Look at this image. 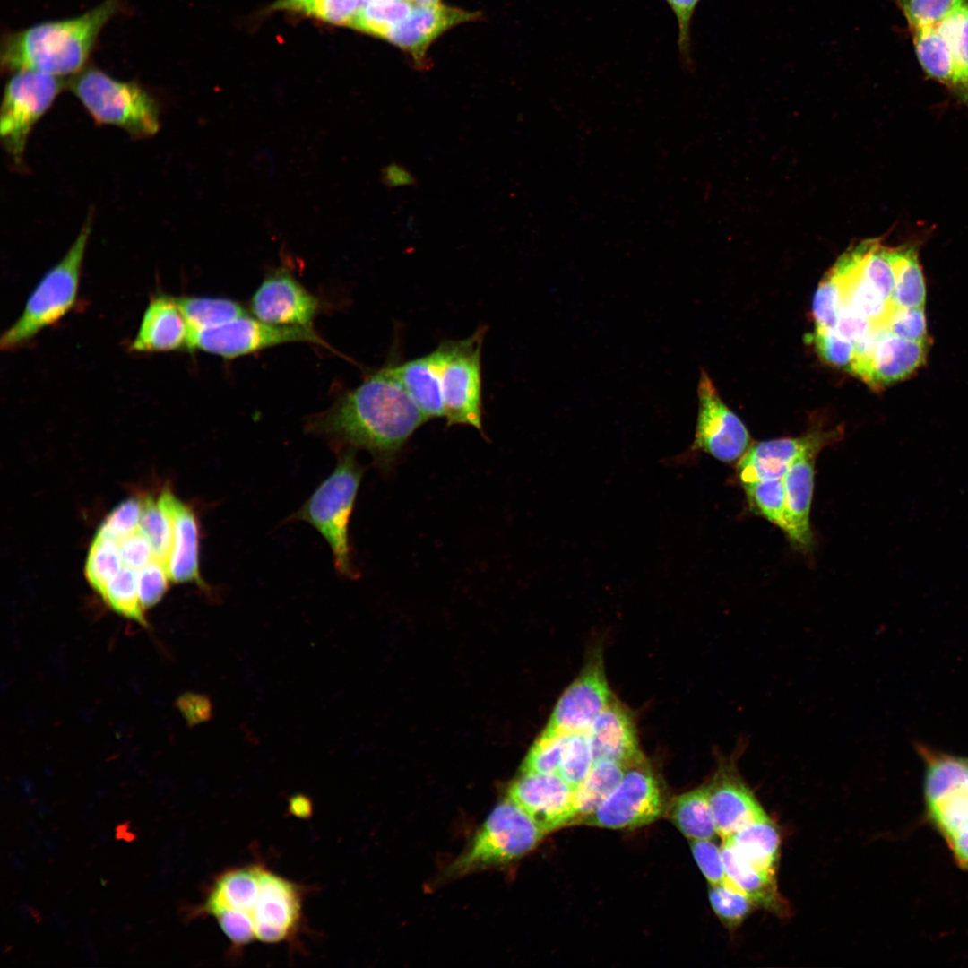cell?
I'll return each mask as SVG.
<instances>
[{
	"instance_id": "5b68a950",
	"label": "cell",
	"mask_w": 968,
	"mask_h": 968,
	"mask_svg": "<svg viewBox=\"0 0 968 968\" xmlns=\"http://www.w3.org/2000/svg\"><path fill=\"white\" fill-rule=\"evenodd\" d=\"M338 452V462L332 472L290 518L314 526L328 542L338 574L357 576L350 556L348 525L363 474L355 450Z\"/></svg>"
},
{
	"instance_id": "e575fe53",
	"label": "cell",
	"mask_w": 968,
	"mask_h": 968,
	"mask_svg": "<svg viewBox=\"0 0 968 968\" xmlns=\"http://www.w3.org/2000/svg\"><path fill=\"white\" fill-rule=\"evenodd\" d=\"M138 530L150 542L154 558L168 568L174 543V526L170 514L159 498L148 496L143 500Z\"/></svg>"
},
{
	"instance_id": "d6a6232c",
	"label": "cell",
	"mask_w": 968,
	"mask_h": 968,
	"mask_svg": "<svg viewBox=\"0 0 968 968\" xmlns=\"http://www.w3.org/2000/svg\"><path fill=\"white\" fill-rule=\"evenodd\" d=\"M177 299L191 331L217 327L248 315L240 303L227 298L185 296Z\"/></svg>"
},
{
	"instance_id": "f546056e",
	"label": "cell",
	"mask_w": 968,
	"mask_h": 968,
	"mask_svg": "<svg viewBox=\"0 0 968 968\" xmlns=\"http://www.w3.org/2000/svg\"><path fill=\"white\" fill-rule=\"evenodd\" d=\"M912 32L914 51L924 73L956 95L958 77L955 60L937 27L919 29Z\"/></svg>"
},
{
	"instance_id": "484cf974",
	"label": "cell",
	"mask_w": 968,
	"mask_h": 968,
	"mask_svg": "<svg viewBox=\"0 0 968 968\" xmlns=\"http://www.w3.org/2000/svg\"><path fill=\"white\" fill-rule=\"evenodd\" d=\"M390 367L427 419L445 417L439 368L433 350L420 358Z\"/></svg>"
},
{
	"instance_id": "f907efd6",
	"label": "cell",
	"mask_w": 968,
	"mask_h": 968,
	"mask_svg": "<svg viewBox=\"0 0 968 968\" xmlns=\"http://www.w3.org/2000/svg\"><path fill=\"white\" fill-rule=\"evenodd\" d=\"M690 848L699 869L710 886L726 881L721 847L712 839H703L690 840Z\"/></svg>"
},
{
	"instance_id": "9a60e30c",
	"label": "cell",
	"mask_w": 968,
	"mask_h": 968,
	"mask_svg": "<svg viewBox=\"0 0 968 968\" xmlns=\"http://www.w3.org/2000/svg\"><path fill=\"white\" fill-rule=\"evenodd\" d=\"M612 699L601 654L594 653L561 695L545 729L566 734L587 732Z\"/></svg>"
},
{
	"instance_id": "7c38bea8",
	"label": "cell",
	"mask_w": 968,
	"mask_h": 968,
	"mask_svg": "<svg viewBox=\"0 0 968 968\" xmlns=\"http://www.w3.org/2000/svg\"><path fill=\"white\" fill-rule=\"evenodd\" d=\"M743 746L739 744L732 755L719 759L715 773L705 784L717 834L722 839L769 817L739 773L737 763Z\"/></svg>"
},
{
	"instance_id": "7dc6e473",
	"label": "cell",
	"mask_w": 968,
	"mask_h": 968,
	"mask_svg": "<svg viewBox=\"0 0 968 968\" xmlns=\"http://www.w3.org/2000/svg\"><path fill=\"white\" fill-rule=\"evenodd\" d=\"M811 341L825 361L851 371L855 353L854 342L843 337L834 328H816Z\"/></svg>"
},
{
	"instance_id": "d590c367",
	"label": "cell",
	"mask_w": 968,
	"mask_h": 968,
	"mask_svg": "<svg viewBox=\"0 0 968 968\" xmlns=\"http://www.w3.org/2000/svg\"><path fill=\"white\" fill-rule=\"evenodd\" d=\"M411 0H370L359 11L351 28L385 39L412 9Z\"/></svg>"
},
{
	"instance_id": "9f6ffc18",
	"label": "cell",
	"mask_w": 968,
	"mask_h": 968,
	"mask_svg": "<svg viewBox=\"0 0 968 968\" xmlns=\"http://www.w3.org/2000/svg\"><path fill=\"white\" fill-rule=\"evenodd\" d=\"M380 182L388 189L405 186H418L416 176L402 163L393 160L380 170Z\"/></svg>"
},
{
	"instance_id": "11a10c76",
	"label": "cell",
	"mask_w": 968,
	"mask_h": 968,
	"mask_svg": "<svg viewBox=\"0 0 968 968\" xmlns=\"http://www.w3.org/2000/svg\"><path fill=\"white\" fill-rule=\"evenodd\" d=\"M876 325L869 319L855 312L846 304H842L839 310L835 331L847 340L857 342L866 336Z\"/></svg>"
},
{
	"instance_id": "4dcf8cb0",
	"label": "cell",
	"mask_w": 968,
	"mask_h": 968,
	"mask_svg": "<svg viewBox=\"0 0 968 968\" xmlns=\"http://www.w3.org/2000/svg\"><path fill=\"white\" fill-rule=\"evenodd\" d=\"M627 769L613 761L593 764L584 781L575 791V824H581L597 810L620 783Z\"/></svg>"
},
{
	"instance_id": "816d5d0a",
	"label": "cell",
	"mask_w": 968,
	"mask_h": 968,
	"mask_svg": "<svg viewBox=\"0 0 968 968\" xmlns=\"http://www.w3.org/2000/svg\"><path fill=\"white\" fill-rule=\"evenodd\" d=\"M887 329L894 334L911 341H926L927 323L924 307H896L890 315Z\"/></svg>"
},
{
	"instance_id": "6f0895ef",
	"label": "cell",
	"mask_w": 968,
	"mask_h": 968,
	"mask_svg": "<svg viewBox=\"0 0 968 968\" xmlns=\"http://www.w3.org/2000/svg\"><path fill=\"white\" fill-rule=\"evenodd\" d=\"M179 709L188 723L196 724L212 716V704L207 696L187 694L179 699Z\"/></svg>"
},
{
	"instance_id": "e0dca14e",
	"label": "cell",
	"mask_w": 968,
	"mask_h": 968,
	"mask_svg": "<svg viewBox=\"0 0 968 968\" xmlns=\"http://www.w3.org/2000/svg\"><path fill=\"white\" fill-rule=\"evenodd\" d=\"M839 427L811 430L798 437H785L758 442L748 448L738 467V476L744 486L762 480L782 478L791 464L808 452H820L841 436Z\"/></svg>"
},
{
	"instance_id": "44dd1931",
	"label": "cell",
	"mask_w": 968,
	"mask_h": 968,
	"mask_svg": "<svg viewBox=\"0 0 968 968\" xmlns=\"http://www.w3.org/2000/svg\"><path fill=\"white\" fill-rule=\"evenodd\" d=\"M171 516L174 526V543L168 565L171 581L194 583L209 591L199 570V523L194 510L179 500L169 489L158 497Z\"/></svg>"
},
{
	"instance_id": "f1b7e54d",
	"label": "cell",
	"mask_w": 968,
	"mask_h": 968,
	"mask_svg": "<svg viewBox=\"0 0 968 968\" xmlns=\"http://www.w3.org/2000/svg\"><path fill=\"white\" fill-rule=\"evenodd\" d=\"M916 748L926 763L925 799L928 808L964 784L968 777V759L935 751L924 745Z\"/></svg>"
},
{
	"instance_id": "7bdbcfd3",
	"label": "cell",
	"mask_w": 968,
	"mask_h": 968,
	"mask_svg": "<svg viewBox=\"0 0 968 968\" xmlns=\"http://www.w3.org/2000/svg\"><path fill=\"white\" fill-rule=\"evenodd\" d=\"M593 764L587 733L569 734L557 774L575 791Z\"/></svg>"
},
{
	"instance_id": "7a4b0ae2",
	"label": "cell",
	"mask_w": 968,
	"mask_h": 968,
	"mask_svg": "<svg viewBox=\"0 0 968 968\" xmlns=\"http://www.w3.org/2000/svg\"><path fill=\"white\" fill-rule=\"evenodd\" d=\"M120 7L121 0H104L79 16L7 33L1 44L2 72L29 70L62 78L77 74L85 68L100 30Z\"/></svg>"
},
{
	"instance_id": "f5cc1de1",
	"label": "cell",
	"mask_w": 968,
	"mask_h": 968,
	"mask_svg": "<svg viewBox=\"0 0 968 968\" xmlns=\"http://www.w3.org/2000/svg\"><path fill=\"white\" fill-rule=\"evenodd\" d=\"M676 17L678 24L677 45L684 65H693L691 55V24L696 6L701 0H665Z\"/></svg>"
},
{
	"instance_id": "b9f144b4",
	"label": "cell",
	"mask_w": 968,
	"mask_h": 968,
	"mask_svg": "<svg viewBox=\"0 0 968 968\" xmlns=\"http://www.w3.org/2000/svg\"><path fill=\"white\" fill-rule=\"evenodd\" d=\"M929 815L945 839L968 823V785L966 782L929 808Z\"/></svg>"
},
{
	"instance_id": "ac0fdd59",
	"label": "cell",
	"mask_w": 968,
	"mask_h": 968,
	"mask_svg": "<svg viewBox=\"0 0 968 968\" xmlns=\"http://www.w3.org/2000/svg\"><path fill=\"white\" fill-rule=\"evenodd\" d=\"M479 17L478 13L439 4L415 5L409 15L392 28L385 39L407 51L419 68H425L429 45L448 29Z\"/></svg>"
},
{
	"instance_id": "cb8c5ba5",
	"label": "cell",
	"mask_w": 968,
	"mask_h": 968,
	"mask_svg": "<svg viewBox=\"0 0 968 968\" xmlns=\"http://www.w3.org/2000/svg\"><path fill=\"white\" fill-rule=\"evenodd\" d=\"M721 850L727 882L749 897L757 908L778 917L789 916L790 904L779 892L775 874L746 861L725 840Z\"/></svg>"
},
{
	"instance_id": "52a82bcc",
	"label": "cell",
	"mask_w": 968,
	"mask_h": 968,
	"mask_svg": "<svg viewBox=\"0 0 968 968\" xmlns=\"http://www.w3.org/2000/svg\"><path fill=\"white\" fill-rule=\"evenodd\" d=\"M486 328L458 341H444L434 350L439 368L445 418L448 425L482 431L481 348Z\"/></svg>"
},
{
	"instance_id": "74e56055",
	"label": "cell",
	"mask_w": 968,
	"mask_h": 968,
	"mask_svg": "<svg viewBox=\"0 0 968 968\" xmlns=\"http://www.w3.org/2000/svg\"><path fill=\"white\" fill-rule=\"evenodd\" d=\"M122 567L118 542L96 534L85 563V575L91 587L101 596Z\"/></svg>"
},
{
	"instance_id": "1f68e13d",
	"label": "cell",
	"mask_w": 968,
	"mask_h": 968,
	"mask_svg": "<svg viewBox=\"0 0 968 968\" xmlns=\"http://www.w3.org/2000/svg\"><path fill=\"white\" fill-rule=\"evenodd\" d=\"M891 258L895 273L894 306L924 307L926 286L916 248L912 246L892 248Z\"/></svg>"
},
{
	"instance_id": "91938a15",
	"label": "cell",
	"mask_w": 968,
	"mask_h": 968,
	"mask_svg": "<svg viewBox=\"0 0 968 968\" xmlns=\"http://www.w3.org/2000/svg\"><path fill=\"white\" fill-rule=\"evenodd\" d=\"M298 0H278V1H277V3L275 4V5H274V6H275V7H277V8H280V9H282V8H283V9H289V10H290V8H291V7H292V6H293V5H294V4H296V3L298 2Z\"/></svg>"
},
{
	"instance_id": "2e32d148",
	"label": "cell",
	"mask_w": 968,
	"mask_h": 968,
	"mask_svg": "<svg viewBox=\"0 0 968 968\" xmlns=\"http://www.w3.org/2000/svg\"><path fill=\"white\" fill-rule=\"evenodd\" d=\"M252 315L264 322L285 326H312L320 300L285 268L269 273L250 299Z\"/></svg>"
},
{
	"instance_id": "ffe728a7",
	"label": "cell",
	"mask_w": 968,
	"mask_h": 968,
	"mask_svg": "<svg viewBox=\"0 0 968 968\" xmlns=\"http://www.w3.org/2000/svg\"><path fill=\"white\" fill-rule=\"evenodd\" d=\"M586 733L594 763L613 761L628 768L644 760L632 717L614 698Z\"/></svg>"
},
{
	"instance_id": "30bf717a",
	"label": "cell",
	"mask_w": 968,
	"mask_h": 968,
	"mask_svg": "<svg viewBox=\"0 0 968 968\" xmlns=\"http://www.w3.org/2000/svg\"><path fill=\"white\" fill-rule=\"evenodd\" d=\"M668 805L661 782L644 759L627 769L615 791L581 824L609 829L637 828L660 818Z\"/></svg>"
},
{
	"instance_id": "603a6c76",
	"label": "cell",
	"mask_w": 968,
	"mask_h": 968,
	"mask_svg": "<svg viewBox=\"0 0 968 968\" xmlns=\"http://www.w3.org/2000/svg\"><path fill=\"white\" fill-rule=\"evenodd\" d=\"M819 452L812 451L797 458L782 477L785 490L787 535L799 548L812 541L809 513L814 489V463Z\"/></svg>"
},
{
	"instance_id": "ab89813d",
	"label": "cell",
	"mask_w": 968,
	"mask_h": 968,
	"mask_svg": "<svg viewBox=\"0 0 968 968\" xmlns=\"http://www.w3.org/2000/svg\"><path fill=\"white\" fill-rule=\"evenodd\" d=\"M708 897L711 907L728 929H738L757 909L753 901L730 883L710 886Z\"/></svg>"
},
{
	"instance_id": "c3c4849f",
	"label": "cell",
	"mask_w": 968,
	"mask_h": 968,
	"mask_svg": "<svg viewBox=\"0 0 968 968\" xmlns=\"http://www.w3.org/2000/svg\"><path fill=\"white\" fill-rule=\"evenodd\" d=\"M143 500L130 497L113 509L99 526L97 535L120 541L139 529Z\"/></svg>"
},
{
	"instance_id": "d6986e66",
	"label": "cell",
	"mask_w": 968,
	"mask_h": 968,
	"mask_svg": "<svg viewBox=\"0 0 968 968\" xmlns=\"http://www.w3.org/2000/svg\"><path fill=\"white\" fill-rule=\"evenodd\" d=\"M191 329L177 298L152 296L130 344L135 352H162L190 348Z\"/></svg>"
},
{
	"instance_id": "836d02e7",
	"label": "cell",
	"mask_w": 968,
	"mask_h": 968,
	"mask_svg": "<svg viewBox=\"0 0 968 968\" xmlns=\"http://www.w3.org/2000/svg\"><path fill=\"white\" fill-rule=\"evenodd\" d=\"M937 29L955 60L958 77L956 96L968 106V0H961Z\"/></svg>"
},
{
	"instance_id": "8fae6325",
	"label": "cell",
	"mask_w": 968,
	"mask_h": 968,
	"mask_svg": "<svg viewBox=\"0 0 968 968\" xmlns=\"http://www.w3.org/2000/svg\"><path fill=\"white\" fill-rule=\"evenodd\" d=\"M698 411L691 448L722 462L741 459L749 448L750 436L742 420L722 399L713 380L701 370L697 385Z\"/></svg>"
},
{
	"instance_id": "277c9868",
	"label": "cell",
	"mask_w": 968,
	"mask_h": 968,
	"mask_svg": "<svg viewBox=\"0 0 968 968\" xmlns=\"http://www.w3.org/2000/svg\"><path fill=\"white\" fill-rule=\"evenodd\" d=\"M90 213L65 255L39 280L23 310L0 339L2 350L17 349L65 316L74 306L92 224Z\"/></svg>"
},
{
	"instance_id": "8d00e7d4",
	"label": "cell",
	"mask_w": 968,
	"mask_h": 968,
	"mask_svg": "<svg viewBox=\"0 0 968 968\" xmlns=\"http://www.w3.org/2000/svg\"><path fill=\"white\" fill-rule=\"evenodd\" d=\"M101 597L116 612L148 627L137 587V571L123 566L108 583Z\"/></svg>"
},
{
	"instance_id": "60d3db41",
	"label": "cell",
	"mask_w": 968,
	"mask_h": 968,
	"mask_svg": "<svg viewBox=\"0 0 968 968\" xmlns=\"http://www.w3.org/2000/svg\"><path fill=\"white\" fill-rule=\"evenodd\" d=\"M568 736L544 729L527 754L521 771L557 774Z\"/></svg>"
},
{
	"instance_id": "d4e9b609",
	"label": "cell",
	"mask_w": 968,
	"mask_h": 968,
	"mask_svg": "<svg viewBox=\"0 0 968 968\" xmlns=\"http://www.w3.org/2000/svg\"><path fill=\"white\" fill-rule=\"evenodd\" d=\"M263 869L264 866L253 864L223 872L211 886L202 912L215 916L232 911L248 917L259 893Z\"/></svg>"
},
{
	"instance_id": "680465c9",
	"label": "cell",
	"mask_w": 968,
	"mask_h": 968,
	"mask_svg": "<svg viewBox=\"0 0 968 968\" xmlns=\"http://www.w3.org/2000/svg\"><path fill=\"white\" fill-rule=\"evenodd\" d=\"M946 840L957 863L962 868L968 869V823Z\"/></svg>"
},
{
	"instance_id": "5bb4252c",
	"label": "cell",
	"mask_w": 968,
	"mask_h": 968,
	"mask_svg": "<svg viewBox=\"0 0 968 968\" xmlns=\"http://www.w3.org/2000/svg\"><path fill=\"white\" fill-rule=\"evenodd\" d=\"M304 889L264 867L259 893L248 917L255 940L281 943L292 939L301 924Z\"/></svg>"
},
{
	"instance_id": "4316f807",
	"label": "cell",
	"mask_w": 968,
	"mask_h": 968,
	"mask_svg": "<svg viewBox=\"0 0 968 968\" xmlns=\"http://www.w3.org/2000/svg\"><path fill=\"white\" fill-rule=\"evenodd\" d=\"M722 840L748 863L776 875L782 837L778 826L769 817L752 822Z\"/></svg>"
},
{
	"instance_id": "83f0119b",
	"label": "cell",
	"mask_w": 968,
	"mask_h": 968,
	"mask_svg": "<svg viewBox=\"0 0 968 968\" xmlns=\"http://www.w3.org/2000/svg\"><path fill=\"white\" fill-rule=\"evenodd\" d=\"M666 812L672 824L690 840L713 839L717 834L705 784L674 798Z\"/></svg>"
},
{
	"instance_id": "9c48e42d",
	"label": "cell",
	"mask_w": 968,
	"mask_h": 968,
	"mask_svg": "<svg viewBox=\"0 0 968 968\" xmlns=\"http://www.w3.org/2000/svg\"><path fill=\"white\" fill-rule=\"evenodd\" d=\"M291 342L330 348L312 326L277 325L246 315L217 327L191 331L189 350L232 359Z\"/></svg>"
},
{
	"instance_id": "ee69618b",
	"label": "cell",
	"mask_w": 968,
	"mask_h": 968,
	"mask_svg": "<svg viewBox=\"0 0 968 968\" xmlns=\"http://www.w3.org/2000/svg\"><path fill=\"white\" fill-rule=\"evenodd\" d=\"M843 304V283L832 268L814 295L812 313L816 328H834Z\"/></svg>"
},
{
	"instance_id": "f6af8a7d",
	"label": "cell",
	"mask_w": 968,
	"mask_h": 968,
	"mask_svg": "<svg viewBox=\"0 0 968 968\" xmlns=\"http://www.w3.org/2000/svg\"><path fill=\"white\" fill-rule=\"evenodd\" d=\"M961 0H896L910 30L937 27Z\"/></svg>"
},
{
	"instance_id": "f35d334b",
	"label": "cell",
	"mask_w": 968,
	"mask_h": 968,
	"mask_svg": "<svg viewBox=\"0 0 968 968\" xmlns=\"http://www.w3.org/2000/svg\"><path fill=\"white\" fill-rule=\"evenodd\" d=\"M751 507L785 533V490L782 478L757 480L743 486Z\"/></svg>"
},
{
	"instance_id": "681fc988",
	"label": "cell",
	"mask_w": 968,
	"mask_h": 968,
	"mask_svg": "<svg viewBox=\"0 0 968 968\" xmlns=\"http://www.w3.org/2000/svg\"><path fill=\"white\" fill-rule=\"evenodd\" d=\"M169 580L168 568L155 558L137 571L138 594L144 610L161 600Z\"/></svg>"
},
{
	"instance_id": "6da1fadb",
	"label": "cell",
	"mask_w": 968,
	"mask_h": 968,
	"mask_svg": "<svg viewBox=\"0 0 968 968\" xmlns=\"http://www.w3.org/2000/svg\"><path fill=\"white\" fill-rule=\"evenodd\" d=\"M427 420L389 365L367 375L307 426L336 451L364 449L385 462Z\"/></svg>"
},
{
	"instance_id": "ba28073f",
	"label": "cell",
	"mask_w": 968,
	"mask_h": 968,
	"mask_svg": "<svg viewBox=\"0 0 968 968\" xmlns=\"http://www.w3.org/2000/svg\"><path fill=\"white\" fill-rule=\"evenodd\" d=\"M65 85L62 77L29 70L13 73L6 82L0 112V135L5 151L16 164L22 162L33 127Z\"/></svg>"
},
{
	"instance_id": "db71d44e",
	"label": "cell",
	"mask_w": 968,
	"mask_h": 968,
	"mask_svg": "<svg viewBox=\"0 0 968 968\" xmlns=\"http://www.w3.org/2000/svg\"><path fill=\"white\" fill-rule=\"evenodd\" d=\"M123 566L138 571L154 559L148 540L138 530L118 541Z\"/></svg>"
},
{
	"instance_id": "4fadbf2b",
	"label": "cell",
	"mask_w": 968,
	"mask_h": 968,
	"mask_svg": "<svg viewBox=\"0 0 968 968\" xmlns=\"http://www.w3.org/2000/svg\"><path fill=\"white\" fill-rule=\"evenodd\" d=\"M575 791L557 774L521 771L507 798L547 834L575 824Z\"/></svg>"
},
{
	"instance_id": "94428289",
	"label": "cell",
	"mask_w": 968,
	"mask_h": 968,
	"mask_svg": "<svg viewBox=\"0 0 968 968\" xmlns=\"http://www.w3.org/2000/svg\"><path fill=\"white\" fill-rule=\"evenodd\" d=\"M416 5H432L439 4V0H411Z\"/></svg>"
},
{
	"instance_id": "7402d4cb",
	"label": "cell",
	"mask_w": 968,
	"mask_h": 968,
	"mask_svg": "<svg viewBox=\"0 0 968 968\" xmlns=\"http://www.w3.org/2000/svg\"><path fill=\"white\" fill-rule=\"evenodd\" d=\"M927 342L899 337L887 328L879 338L865 379L880 389L910 376L925 361Z\"/></svg>"
},
{
	"instance_id": "bcb514c9",
	"label": "cell",
	"mask_w": 968,
	"mask_h": 968,
	"mask_svg": "<svg viewBox=\"0 0 968 968\" xmlns=\"http://www.w3.org/2000/svg\"><path fill=\"white\" fill-rule=\"evenodd\" d=\"M367 0H298L291 8L336 25L350 27Z\"/></svg>"
},
{
	"instance_id": "8992f818",
	"label": "cell",
	"mask_w": 968,
	"mask_h": 968,
	"mask_svg": "<svg viewBox=\"0 0 968 968\" xmlns=\"http://www.w3.org/2000/svg\"><path fill=\"white\" fill-rule=\"evenodd\" d=\"M544 833L508 798L489 813L471 844L448 867L449 877L516 860L532 851Z\"/></svg>"
},
{
	"instance_id": "3957f363",
	"label": "cell",
	"mask_w": 968,
	"mask_h": 968,
	"mask_svg": "<svg viewBox=\"0 0 968 968\" xmlns=\"http://www.w3.org/2000/svg\"><path fill=\"white\" fill-rule=\"evenodd\" d=\"M67 85L95 123L117 126L136 139L158 133L159 101L137 82L120 81L90 66L73 75Z\"/></svg>"
}]
</instances>
